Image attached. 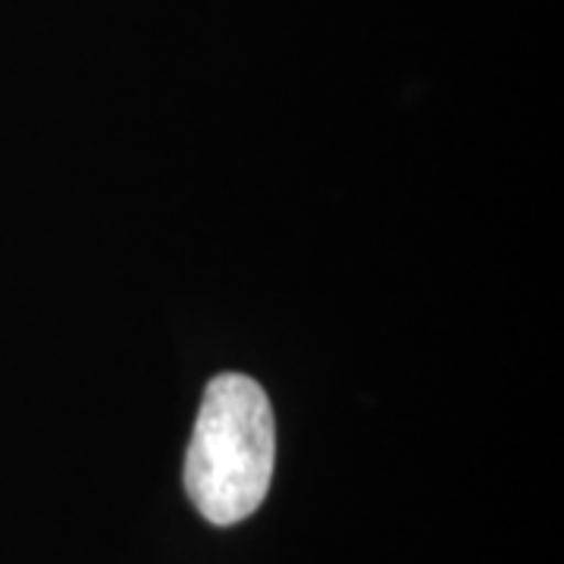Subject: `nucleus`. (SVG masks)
Segmentation results:
<instances>
[{
  "label": "nucleus",
  "mask_w": 564,
  "mask_h": 564,
  "mask_svg": "<svg viewBox=\"0 0 564 564\" xmlns=\"http://www.w3.org/2000/svg\"><path fill=\"white\" fill-rule=\"evenodd\" d=\"M276 430L267 392L242 373L207 386L185 455V492L204 521L232 527L267 499Z\"/></svg>",
  "instance_id": "nucleus-1"
}]
</instances>
